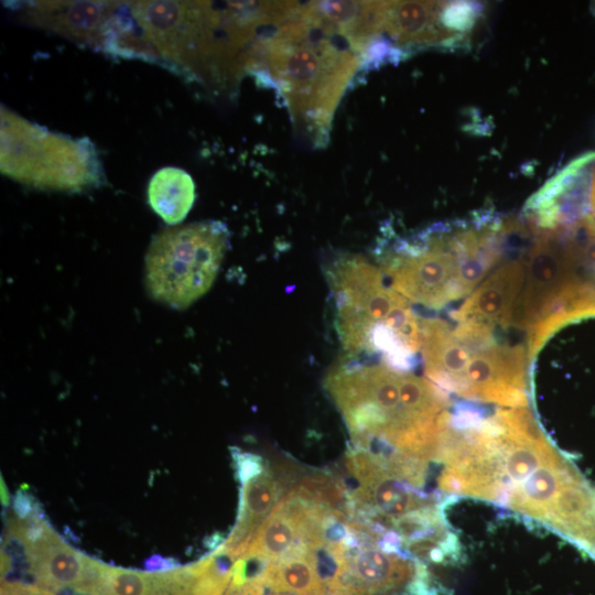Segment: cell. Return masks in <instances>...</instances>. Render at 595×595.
I'll list each match as a JSON object with an SVG mask.
<instances>
[{"label": "cell", "mask_w": 595, "mask_h": 595, "mask_svg": "<svg viewBox=\"0 0 595 595\" xmlns=\"http://www.w3.org/2000/svg\"><path fill=\"white\" fill-rule=\"evenodd\" d=\"M436 463L445 494L531 519L595 560V486L548 439L528 408L452 414Z\"/></svg>", "instance_id": "6da1fadb"}, {"label": "cell", "mask_w": 595, "mask_h": 595, "mask_svg": "<svg viewBox=\"0 0 595 595\" xmlns=\"http://www.w3.org/2000/svg\"><path fill=\"white\" fill-rule=\"evenodd\" d=\"M324 387L354 446L386 457L436 462L453 412L447 393L428 378L347 358L331 369Z\"/></svg>", "instance_id": "7a4b0ae2"}, {"label": "cell", "mask_w": 595, "mask_h": 595, "mask_svg": "<svg viewBox=\"0 0 595 595\" xmlns=\"http://www.w3.org/2000/svg\"><path fill=\"white\" fill-rule=\"evenodd\" d=\"M359 68V54L305 3L261 34L245 62L246 72L275 88L314 145L327 143L334 112Z\"/></svg>", "instance_id": "3957f363"}, {"label": "cell", "mask_w": 595, "mask_h": 595, "mask_svg": "<svg viewBox=\"0 0 595 595\" xmlns=\"http://www.w3.org/2000/svg\"><path fill=\"white\" fill-rule=\"evenodd\" d=\"M516 225L488 212L433 225L381 249L379 269L410 303L441 311L468 298L491 274Z\"/></svg>", "instance_id": "277c9868"}, {"label": "cell", "mask_w": 595, "mask_h": 595, "mask_svg": "<svg viewBox=\"0 0 595 595\" xmlns=\"http://www.w3.org/2000/svg\"><path fill=\"white\" fill-rule=\"evenodd\" d=\"M334 326L348 357L411 370L419 361L421 320L379 268L359 255L338 253L325 266Z\"/></svg>", "instance_id": "5b68a950"}, {"label": "cell", "mask_w": 595, "mask_h": 595, "mask_svg": "<svg viewBox=\"0 0 595 595\" xmlns=\"http://www.w3.org/2000/svg\"><path fill=\"white\" fill-rule=\"evenodd\" d=\"M421 361L426 378L446 393L501 408H528L527 347L442 317L421 320Z\"/></svg>", "instance_id": "8992f818"}, {"label": "cell", "mask_w": 595, "mask_h": 595, "mask_svg": "<svg viewBox=\"0 0 595 595\" xmlns=\"http://www.w3.org/2000/svg\"><path fill=\"white\" fill-rule=\"evenodd\" d=\"M531 228L536 238L523 259L526 278L513 320L526 333L530 361L565 323L595 314V286L576 273L591 244L582 247L561 229Z\"/></svg>", "instance_id": "52a82bcc"}, {"label": "cell", "mask_w": 595, "mask_h": 595, "mask_svg": "<svg viewBox=\"0 0 595 595\" xmlns=\"http://www.w3.org/2000/svg\"><path fill=\"white\" fill-rule=\"evenodd\" d=\"M132 13L165 57L193 71L207 65L236 76L242 69L239 52H247L252 37L228 2L218 11L210 2L143 1Z\"/></svg>", "instance_id": "ba28073f"}, {"label": "cell", "mask_w": 595, "mask_h": 595, "mask_svg": "<svg viewBox=\"0 0 595 595\" xmlns=\"http://www.w3.org/2000/svg\"><path fill=\"white\" fill-rule=\"evenodd\" d=\"M228 246L229 231L220 221L164 229L145 257L150 294L174 309L187 307L214 283Z\"/></svg>", "instance_id": "9c48e42d"}, {"label": "cell", "mask_w": 595, "mask_h": 595, "mask_svg": "<svg viewBox=\"0 0 595 595\" xmlns=\"http://www.w3.org/2000/svg\"><path fill=\"white\" fill-rule=\"evenodd\" d=\"M327 595H442L446 588L398 538L356 521Z\"/></svg>", "instance_id": "30bf717a"}, {"label": "cell", "mask_w": 595, "mask_h": 595, "mask_svg": "<svg viewBox=\"0 0 595 595\" xmlns=\"http://www.w3.org/2000/svg\"><path fill=\"white\" fill-rule=\"evenodd\" d=\"M84 140L58 137L15 116L1 112V170L20 180L40 159L32 184L78 190L96 177L93 149Z\"/></svg>", "instance_id": "8fae6325"}, {"label": "cell", "mask_w": 595, "mask_h": 595, "mask_svg": "<svg viewBox=\"0 0 595 595\" xmlns=\"http://www.w3.org/2000/svg\"><path fill=\"white\" fill-rule=\"evenodd\" d=\"M10 530L23 545L35 586L55 592L100 585L106 564L67 545L40 515L17 520Z\"/></svg>", "instance_id": "7c38bea8"}, {"label": "cell", "mask_w": 595, "mask_h": 595, "mask_svg": "<svg viewBox=\"0 0 595 595\" xmlns=\"http://www.w3.org/2000/svg\"><path fill=\"white\" fill-rule=\"evenodd\" d=\"M523 259L499 266L450 316L454 322L490 329L513 325L524 284Z\"/></svg>", "instance_id": "4fadbf2b"}, {"label": "cell", "mask_w": 595, "mask_h": 595, "mask_svg": "<svg viewBox=\"0 0 595 595\" xmlns=\"http://www.w3.org/2000/svg\"><path fill=\"white\" fill-rule=\"evenodd\" d=\"M445 1H387L385 32L400 48L446 47L465 44L442 22Z\"/></svg>", "instance_id": "5bb4252c"}, {"label": "cell", "mask_w": 595, "mask_h": 595, "mask_svg": "<svg viewBox=\"0 0 595 595\" xmlns=\"http://www.w3.org/2000/svg\"><path fill=\"white\" fill-rule=\"evenodd\" d=\"M242 484L236 524L223 549L236 561L246 553L261 524L268 519L285 486L268 465L240 480Z\"/></svg>", "instance_id": "9a60e30c"}, {"label": "cell", "mask_w": 595, "mask_h": 595, "mask_svg": "<svg viewBox=\"0 0 595 595\" xmlns=\"http://www.w3.org/2000/svg\"><path fill=\"white\" fill-rule=\"evenodd\" d=\"M305 4L359 55L369 42L385 32L387 1H312Z\"/></svg>", "instance_id": "2e32d148"}, {"label": "cell", "mask_w": 595, "mask_h": 595, "mask_svg": "<svg viewBox=\"0 0 595 595\" xmlns=\"http://www.w3.org/2000/svg\"><path fill=\"white\" fill-rule=\"evenodd\" d=\"M257 576L266 588L275 593L328 594L316 555L309 543H304L279 560L263 564Z\"/></svg>", "instance_id": "e0dca14e"}, {"label": "cell", "mask_w": 595, "mask_h": 595, "mask_svg": "<svg viewBox=\"0 0 595 595\" xmlns=\"http://www.w3.org/2000/svg\"><path fill=\"white\" fill-rule=\"evenodd\" d=\"M109 3L105 2H51L40 3L30 11L33 22L75 40L93 39L94 32L107 24Z\"/></svg>", "instance_id": "ac0fdd59"}, {"label": "cell", "mask_w": 595, "mask_h": 595, "mask_svg": "<svg viewBox=\"0 0 595 595\" xmlns=\"http://www.w3.org/2000/svg\"><path fill=\"white\" fill-rule=\"evenodd\" d=\"M152 209L167 224L181 223L195 199V185L191 175L178 167L166 166L153 174L148 186Z\"/></svg>", "instance_id": "d6986e66"}, {"label": "cell", "mask_w": 595, "mask_h": 595, "mask_svg": "<svg viewBox=\"0 0 595 595\" xmlns=\"http://www.w3.org/2000/svg\"><path fill=\"white\" fill-rule=\"evenodd\" d=\"M480 10V6L475 2L445 1L442 22L448 31L467 41Z\"/></svg>", "instance_id": "ffe728a7"}, {"label": "cell", "mask_w": 595, "mask_h": 595, "mask_svg": "<svg viewBox=\"0 0 595 595\" xmlns=\"http://www.w3.org/2000/svg\"><path fill=\"white\" fill-rule=\"evenodd\" d=\"M1 595H55L53 592L18 582H6L1 587Z\"/></svg>", "instance_id": "44dd1931"}, {"label": "cell", "mask_w": 595, "mask_h": 595, "mask_svg": "<svg viewBox=\"0 0 595 595\" xmlns=\"http://www.w3.org/2000/svg\"><path fill=\"white\" fill-rule=\"evenodd\" d=\"M583 227L592 238H595V166L588 191L587 209L583 216Z\"/></svg>", "instance_id": "7402d4cb"}, {"label": "cell", "mask_w": 595, "mask_h": 595, "mask_svg": "<svg viewBox=\"0 0 595 595\" xmlns=\"http://www.w3.org/2000/svg\"><path fill=\"white\" fill-rule=\"evenodd\" d=\"M13 509L18 519L25 520L39 512L32 502V496L24 491H19L13 501Z\"/></svg>", "instance_id": "603a6c76"}, {"label": "cell", "mask_w": 595, "mask_h": 595, "mask_svg": "<svg viewBox=\"0 0 595 595\" xmlns=\"http://www.w3.org/2000/svg\"><path fill=\"white\" fill-rule=\"evenodd\" d=\"M145 566L148 567V570L154 571V572H163V571H169V570L178 567L177 564H173L172 559H165L159 555L151 556L145 562Z\"/></svg>", "instance_id": "cb8c5ba5"}, {"label": "cell", "mask_w": 595, "mask_h": 595, "mask_svg": "<svg viewBox=\"0 0 595 595\" xmlns=\"http://www.w3.org/2000/svg\"><path fill=\"white\" fill-rule=\"evenodd\" d=\"M268 595H295V594H292V593H271V594H268Z\"/></svg>", "instance_id": "d4e9b609"}]
</instances>
